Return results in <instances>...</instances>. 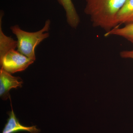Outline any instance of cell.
<instances>
[{
    "label": "cell",
    "instance_id": "obj_1",
    "mask_svg": "<svg viewBox=\"0 0 133 133\" xmlns=\"http://www.w3.org/2000/svg\"><path fill=\"white\" fill-rule=\"evenodd\" d=\"M127 0H86L85 13L90 17L93 26L106 33L119 27L116 16Z\"/></svg>",
    "mask_w": 133,
    "mask_h": 133
},
{
    "label": "cell",
    "instance_id": "obj_2",
    "mask_svg": "<svg viewBox=\"0 0 133 133\" xmlns=\"http://www.w3.org/2000/svg\"><path fill=\"white\" fill-rule=\"evenodd\" d=\"M50 21L48 20L41 30L35 32L24 31L18 25L10 27L12 32L17 38V50L22 54L35 61L36 60L35 49L44 40L49 37Z\"/></svg>",
    "mask_w": 133,
    "mask_h": 133
},
{
    "label": "cell",
    "instance_id": "obj_3",
    "mask_svg": "<svg viewBox=\"0 0 133 133\" xmlns=\"http://www.w3.org/2000/svg\"><path fill=\"white\" fill-rule=\"evenodd\" d=\"M34 62L16 49L0 55L1 69L10 74L23 71Z\"/></svg>",
    "mask_w": 133,
    "mask_h": 133
},
{
    "label": "cell",
    "instance_id": "obj_4",
    "mask_svg": "<svg viewBox=\"0 0 133 133\" xmlns=\"http://www.w3.org/2000/svg\"><path fill=\"white\" fill-rule=\"evenodd\" d=\"M23 83L19 77H14L2 69L0 70V96L3 100L9 97V92L12 88L21 87Z\"/></svg>",
    "mask_w": 133,
    "mask_h": 133
},
{
    "label": "cell",
    "instance_id": "obj_5",
    "mask_svg": "<svg viewBox=\"0 0 133 133\" xmlns=\"http://www.w3.org/2000/svg\"><path fill=\"white\" fill-rule=\"evenodd\" d=\"M9 115V118L2 133H15L21 131H27L31 133H39L41 131L40 129L37 128L36 126L27 127L20 124L12 109Z\"/></svg>",
    "mask_w": 133,
    "mask_h": 133
},
{
    "label": "cell",
    "instance_id": "obj_6",
    "mask_svg": "<svg viewBox=\"0 0 133 133\" xmlns=\"http://www.w3.org/2000/svg\"><path fill=\"white\" fill-rule=\"evenodd\" d=\"M64 9L66 21L71 28L76 29L78 26L80 19L72 0H57Z\"/></svg>",
    "mask_w": 133,
    "mask_h": 133
},
{
    "label": "cell",
    "instance_id": "obj_7",
    "mask_svg": "<svg viewBox=\"0 0 133 133\" xmlns=\"http://www.w3.org/2000/svg\"><path fill=\"white\" fill-rule=\"evenodd\" d=\"M118 25L133 24V0H127L116 16Z\"/></svg>",
    "mask_w": 133,
    "mask_h": 133
},
{
    "label": "cell",
    "instance_id": "obj_8",
    "mask_svg": "<svg viewBox=\"0 0 133 133\" xmlns=\"http://www.w3.org/2000/svg\"><path fill=\"white\" fill-rule=\"evenodd\" d=\"M111 35L123 37L133 43V24L125 25L122 28L116 27L105 34V37Z\"/></svg>",
    "mask_w": 133,
    "mask_h": 133
},
{
    "label": "cell",
    "instance_id": "obj_9",
    "mask_svg": "<svg viewBox=\"0 0 133 133\" xmlns=\"http://www.w3.org/2000/svg\"><path fill=\"white\" fill-rule=\"evenodd\" d=\"M120 55L122 58L133 59V50L122 51L121 52Z\"/></svg>",
    "mask_w": 133,
    "mask_h": 133
}]
</instances>
